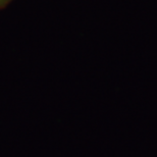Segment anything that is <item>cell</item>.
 I'll use <instances>...</instances> for the list:
<instances>
[{
	"mask_svg": "<svg viewBox=\"0 0 157 157\" xmlns=\"http://www.w3.org/2000/svg\"><path fill=\"white\" fill-rule=\"evenodd\" d=\"M12 0H0V10L4 9L6 6L9 5L11 3Z\"/></svg>",
	"mask_w": 157,
	"mask_h": 157,
	"instance_id": "6da1fadb",
	"label": "cell"
}]
</instances>
